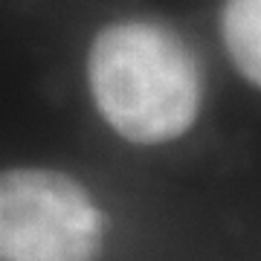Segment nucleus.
Instances as JSON below:
<instances>
[{
	"label": "nucleus",
	"instance_id": "obj_2",
	"mask_svg": "<svg viewBox=\"0 0 261 261\" xmlns=\"http://www.w3.org/2000/svg\"><path fill=\"white\" fill-rule=\"evenodd\" d=\"M102 238L82 183L53 168L0 171V261H96Z\"/></svg>",
	"mask_w": 261,
	"mask_h": 261
},
{
	"label": "nucleus",
	"instance_id": "obj_1",
	"mask_svg": "<svg viewBox=\"0 0 261 261\" xmlns=\"http://www.w3.org/2000/svg\"><path fill=\"white\" fill-rule=\"evenodd\" d=\"M90 93L108 125L137 145L183 137L197 119L203 84L195 56L171 29L113 23L87 56Z\"/></svg>",
	"mask_w": 261,
	"mask_h": 261
},
{
	"label": "nucleus",
	"instance_id": "obj_3",
	"mask_svg": "<svg viewBox=\"0 0 261 261\" xmlns=\"http://www.w3.org/2000/svg\"><path fill=\"white\" fill-rule=\"evenodd\" d=\"M221 29L235 67L261 87V0H226Z\"/></svg>",
	"mask_w": 261,
	"mask_h": 261
}]
</instances>
